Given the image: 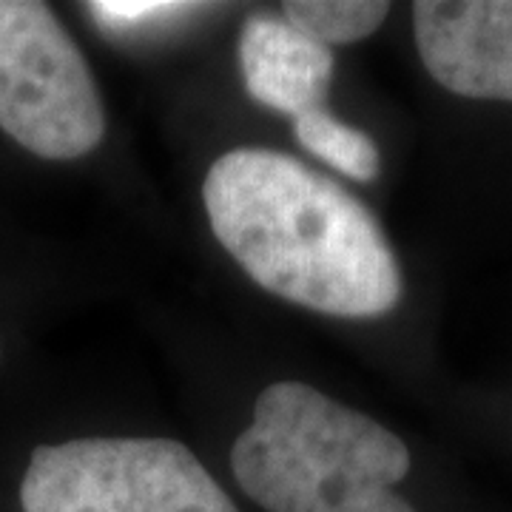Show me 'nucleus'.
I'll return each mask as SVG.
<instances>
[{"label":"nucleus","mask_w":512,"mask_h":512,"mask_svg":"<svg viewBox=\"0 0 512 512\" xmlns=\"http://www.w3.org/2000/svg\"><path fill=\"white\" fill-rule=\"evenodd\" d=\"M23 512H239L185 444L74 439L32 453Z\"/></svg>","instance_id":"3"},{"label":"nucleus","mask_w":512,"mask_h":512,"mask_svg":"<svg viewBox=\"0 0 512 512\" xmlns=\"http://www.w3.org/2000/svg\"><path fill=\"white\" fill-rule=\"evenodd\" d=\"M100 29L111 35H134L148 26L171 23L191 12H200V3H177V0H94L83 6Z\"/></svg>","instance_id":"9"},{"label":"nucleus","mask_w":512,"mask_h":512,"mask_svg":"<svg viewBox=\"0 0 512 512\" xmlns=\"http://www.w3.org/2000/svg\"><path fill=\"white\" fill-rule=\"evenodd\" d=\"M0 128L43 160H77L106 137L94 74L40 0H0Z\"/></svg>","instance_id":"4"},{"label":"nucleus","mask_w":512,"mask_h":512,"mask_svg":"<svg viewBox=\"0 0 512 512\" xmlns=\"http://www.w3.org/2000/svg\"><path fill=\"white\" fill-rule=\"evenodd\" d=\"M293 134L299 146L311 151L330 168L342 171L356 183H370L379 177V148L365 131L336 120L330 111L316 109L293 120Z\"/></svg>","instance_id":"7"},{"label":"nucleus","mask_w":512,"mask_h":512,"mask_svg":"<svg viewBox=\"0 0 512 512\" xmlns=\"http://www.w3.org/2000/svg\"><path fill=\"white\" fill-rule=\"evenodd\" d=\"M413 32L447 92L512 103V0H419Z\"/></svg>","instance_id":"5"},{"label":"nucleus","mask_w":512,"mask_h":512,"mask_svg":"<svg viewBox=\"0 0 512 512\" xmlns=\"http://www.w3.org/2000/svg\"><path fill=\"white\" fill-rule=\"evenodd\" d=\"M231 467L268 512H416L393 493L410 473L404 441L311 384L262 390Z\"/></svg>","instance_id":"2"},{"label":"nucleus","mask_w":512,"mask_h":512,"mask_svg":"<svg viewBox=\"0 0 512 512\" xmlns=\"http://www.w3.org/2000/svg\"><path fill=\"white\" fill-rule=\"evenodd\" d=\"M239 69L251 100L296 120L325 109L333 55L328 46L296 32L288 20L254 15L239 35Z\"/></svg>","instance_id":"6"},{"label":"nucleus","mask_w":512,"mask_h":512,"mask_svg":"<svg viewBox=\"0 0 512 512\" xmlns=\"http://www.w3.org/2000/svg\"><path fill=\"white\" fill-rule=\"evenodd\" d=\"M285 20L322 46H348L373 35L387 18L384 0H288Z\"/></svg>","instance_id":"8"},{"label":"nucleus","mask_w":512,"mask_h":512,"mask_svg":"<svg viewBox=\"0 0 512 512\" xmlns=\"http://www.w3.org/2000/svg\"><path fill=\"white\" fill-rule=\"evenodd\" d=\"M220 245L259 288L339 319H373L402 299L382 225L350 191L296 157L234 148L202 183Z\"/></svg>","instance_id":"1"}]
</instances>
